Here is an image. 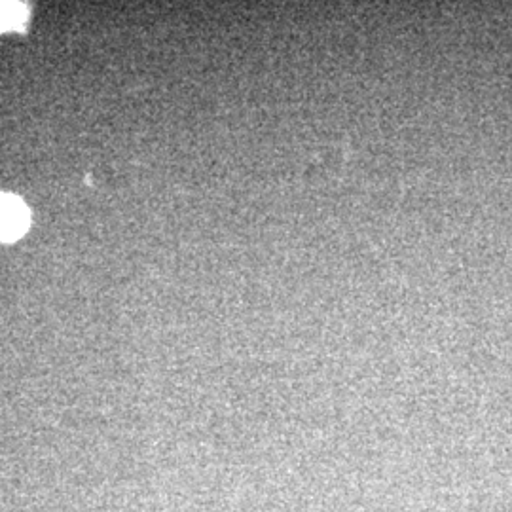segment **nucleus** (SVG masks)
Here are the masks:
<instances>
[{
    "instance_id": "f257e3e1",
    "label": "nucleus",
    "mask_w": 512,
    "mask_h": 512,
    "mask_svg": "<svg viewBox=\"0 0 512 512\" xmlns=\"http://www.w3.org/2000/svg\"><path fill=\"white\" fill-rule=\"evenodd\" d=\"M29 209L16 196L0 194V241L21 238L29 228Z\"/></svg>"
},
{
    "instance_id": "f03ea898",
    "label": "nucleus",
    "mask_w": 512,
    "mask_h": 512,
    "mask_svg": "<svg viewBox=\"0 0 512 512\" xmlns=\"http://www.w3.org/2000/svg\"><path fill=\"white\" fill-rule=\"evenodd\" d=\"M29 19V10L23 4L0 2V31L23 29Z\"/></svg>"
}]
</instances>
